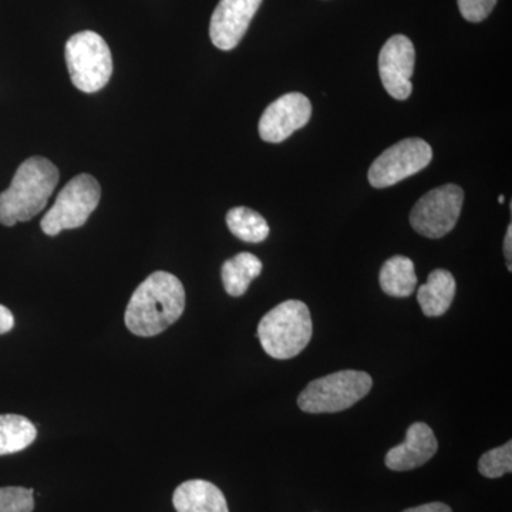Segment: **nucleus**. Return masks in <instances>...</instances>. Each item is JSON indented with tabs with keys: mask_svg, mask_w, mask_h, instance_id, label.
I'll return each instance as SVG.
<instances>
[{
	"mask_svg": "<svg viewBox=\"0 0 512 512\" xmlns=\"http://www.w3.org/2000/svg\"><path fill=\"white\" fill-rule=\"evenodd\" d=\"M101 198L100 184L89 174H80L69 181L57 195L53 207L40 221V227L49 237H56L64 229L83 227L96 210Z\"/></svg>",
	"mask_w": 512,
	"mask_h": 512,
	"instance_id": "423d86ee",
	"label": "nucleus"
},
{
	"mask_svg": "<svg viewBox=\"0 0 512 512\" xmlns=\"http://www.w3.org/2000/svg\"><path fill=\"white\" fill-rule=\"evenodd\" d=\"M437 450L439 443L434 431L426 423L419 421L409 427L404 443L393 447L386 454L384 463L392 471L416 470L436 456Z\"/></svg>",
	"mask_w": 512,
	"mask_h": 512,
	"instance_id": "f8f14e48",
	"label": "nucleus"
},
{
	"mask_svg": "<svg viewBox=\"0 0 512 512\" xmlns=\"http://www.w3.org/2000/svg\"><path fill=\"white\" fill-rule=\"evenodd\" d=\"M498 201H500L501 204H503V202L505 201L504 195H500V198H498Z\"/></svg>",
	"mask_w": 512,
	"mask_h": 512,
	"instance_id": "393cba45",
	"label": "nucleus"
},
{
	"mask_svg": "<svg viewBox=\"0 0 512 512\" xmlns=\"http://www.w3.org/2000/svg\"><path fill=\"white\" fill-rule=\"evenodd\" d=\"M380 288L393 298H409L416 291L417 276L412 259L396 255L380 269Z\"/></svg>",
	"mask_w": 512,
	"mask_h": 512,
	"instance_id": "2eb2a0df",
	"label": "nucleus"
},
{
	"mask_svg": "<svg viewBox=\"0 0 512 512\" xmlns=\"http://www.w3.org/2000/svg\"><path fill=\"white\" fill-rule=\"evenodd\" d=\"M313 333L311 312L302 301L279 303L258 326V338L269 356L288 360L305 350Z\"/></svg>",
	"mask_w": 512,
	"mask_h": 512,
	"instance_id": "7ed1b4c3",
	"label": "nucleus"
},
{
	"mask_svg": "<svg viewBox=\"0 0 512 512\" xmlns=\"http://www.w3.org/2000/svg\"><path fill=\"white\" fill-rule=\"evenodd\" d=\"M372 386L366 372L342 370L309 383L299 394L298 406L311 414L343 412L367 396Z\"/></svg>",
	"mask_w": 512,
	"mask_h": 512,
	"instance_id": "20e7f679",
	"label": "nucleus"
},
{
	"mask_svg": "<svg viewBox=\"0 0 512 512\" xmlns=\"http://www.w3.org/2000/svg\"><path fill=\"white\" fill-rule=\"evenodd\" d=\"M67 69L80 92L96 93L110 82L113 57L106 40L92 30L76 33L66 43Z\"/></svg>",
	"mask_w": 512,
	"mask_h": 512,
	"instance_id": "39448f33",
	"label": "nucleus"
},
{
	"mask_svg": "<svg viewBox=\"0 0 512 512\" xmlns=\"http://www.w3.org/2000/svg\"><path fill=\"white\" fill-rule=\"evenodd\" d=\"M433 150L421 138H406L373 161L369 168V181L372 187L387 188L420 173L431 163Z\"/></svg>",
	"mask_w": 512,
	"mask_h": 512,
	"instance_id": "6e6552de",
	"label": "nucleus"
},
{
	"mask_svg": "<svg viewBox=\"0 0 512 512\" xmlns=\"http://www.w3.org/2000/svg\"><path fill=\"white\" fill-rule=\"evenodd\" d=\"M504 255L507 259L508 271H511V259H512V225H508L507 234L504 238Z\"/></svg>",
	"mask_w": 512,
	"mask_h": 512,
	"instance_id": "b1692460",
	"label": "nucleus"
},
{
	"mask_svg": "<svg viewBox=\"0 0 512 512\" xmlns=\"http://www.w3.org/2000/svg\"><path fill=\"white\" fill-rule=\"evenodd\" d=\"M498 0H458L461 15L471 23H480L490 16Z\"/></svg>",
	"mask_w": 512,
	"mask_h": 512,
	"instance_id": "412c9836",
	"label": "nucleus"
},
{
	"mask_svg": "<svg viewBox=\"0 0 512 512\" xmlns=\"http://www.w3.org/2000/svg\"><path fill=\"white\" fill-rule=\"evenodd\" d=\"M312 104L302 93H288L269 104L259 120V136L266 143H282L309 123Z\"/></svg>",
	"mask_w": 512,
	"mask_h": 512,
	"instance_id": "9d476101",
	"label": "nucleus"
},
{
	"mask_svg": "<svg viewBox=\"0 0 512 512\" xmlns=\"http://www.w3.org/2000/svg\"><path fill=\"white\" fill-rule=\"evenodd\" d=\"M59 183V170L45 157H30L20 164L8 190L0 194V224L13 227L45 210Z\"/></svg>",
	"mask_w": 512,
	"mask_h": 512,
	"instance_id": "f03ea898",
	"label": "nucleus"
},
{
	"mask_svg": "<svg viewBox=\"0 0 512 512\" xmlns=\"http://www.w3.org/2000/svg\"><path fill=\"white\" fill-rule=\"evenodd\" d=\"M35 424L18 414H0V456L19 453L36 440Z\"/></svg>",
	"mask_w": 512,
	"mask_h": 512,
	"instance_id": "f3484780",
	"label": "nucleus"
},
{
	"mask_svg": "<svg viewBox=\"0 0 512 512\" xmlns=\"http://www.w3.org/2000/svg\"><path fill=\"white\" fill-rule=\"evenodd\" d=\"M173 504L177 512H229L220 488L205 480H190L178 485Z\"/></svg>",
	"mask_w": 512,
	"mask_h": 512,
	"instance_id": "ddd939ff",
	"label": "nucleus"
},
{
	"mask_svg": "<svg viewBox=\"0 0 512 512\" xmlns=\"http://www.w3.org/2000/svg\"><path fill=\"white\" fill-rule=\"evenodd\" d=\"M463 202L464 191L456 184L434 188L416 202L410 214V224L423 237H446L456 227Z\"/></svg>",
	"mask_w": 512,
	"mask_h": 512,
	"instance_id": "0eeeda50",
	"label": "nucleus"
},
{
	"mask_svg": "<svg viewBox=\"0 0 512 512\" xmlns=\"http://www.w3.org/2000/svg\"><path fill=\"white\" fill-rule=\"evenodd\" d=\"M227 225L235 237L251 244H259L269 235V225L265 218L247 207L232 208L227 214Z\"/></svg>",
	"mask_w": 512,
	"mask_h": 512,
	"instance_id": "a211bd4d",
	"label": "nucleus"
},
{
	"mask_svg": "<svg viewBox=\"0 0 512 512\" xmlns=\"http://www.w3.org/2000/svg\"><path fill=\"white\" fill-rule=\"evenodd\" d=\"M414 63H416V50L412 40L407 36L390 37L380 50V79L384 89L393 99L407 100L412 94Z\"/></svg>",
	"mask_w": 512,
	"mask_h": 512,
	"instance_id": "1a4fd4ad",
	"label": "nucleus"
},
{
	"mask_svg": "<svg viewBox=\"0 0 512 512\" xmlns=\"http://www.w3.org/2000/svg\"><path fill=\"white\" fill-rule=\"evenodd\" d=\"M262 0H220L210 23V37L221 50L235 49L245 36Z\"/></svg>",
	"mask_w": 512,
	"mask_h": 512,
	"instance_id": "9b49d317",
	"label": "nucleus"
},
{
	"mask_svg": "<svg viewBox=\"0 0 512 512\" xmlns=\"http://www.w3.org/2000/svg\"><path fill=\"white\" fill-rule=\"evenodd\" d=\"M261 272L262 262L259 258L249 252H242L222 265V284L228 295L238 298L248 291L251 282L258 278Z\"/></svg>",
	"mask_w": 512,
	"mask_h": 512,
	"instance_id": "dca6fc26",
	"label": "nucleus"
},
{
	"mask_svg": "<svg viewBox=\"0 0 512 512\" xmlns=\"http://www.w3.org/2000/svg\"><path fill=\"white\" fill-rule=\"evenodd\" d=\"M478 471L485 478H500L512 471V441L493 448L481 456Z\"/></svg>",
	"mask_w": 512,
	"mask_h": 512,
	"instance_id": "6ab92c4d",
	"label": "nucleus"
},
{
	"mask_svg": "<svg viewBox=\"0 0 512 512\" xmlns=\"http://www.w3.org/2000/svg\"><path fill=\"white\" fill-rule=\"evenodd\" d=\"M32 488H0V512H32L35 510Z\"/></svg>",
	"mask_w": 512,
	"mask_h": 512,
	"instance_id": "aec40b11",
	"label": "nucleus"
},
{
	"mask_svg": "<svg viewBox=\"0 0 512 512\" xmlns=\"http://www.w3.org/2000/svg\"><path fill=\"white\" fill-rule=\"evenodd\" d=\"M184 309L185 289L180 279L170 272L157 271L137 286L124 322L133 335L151 338L174 325Z\"/></svg>",
	"mask_w": 512,
	"mask_h": 512,
	"instance_id": "f257e3e1",
	"label": "nucleus"
},
{
	"mask_svg": "<svg viewBox=\"0 0 512 512\" xmlns=\"http://www.w3.org/2000/svg\"><path fill=\"white\" fill-rule=\"evenodd\" d=\"M13 326H15L13 313L6 306L0 305V335L10 332Z\"/></svg>",
	"mask_w": 512,
	"mask_h": 512,
	"instance_id": "4be33fe9",
	"label": "nucleus"
},
{
	"mask_svg": "<svg viewBox=\"0 0 512 512\" xmlns=\"http://www.w3.org/2000/svg\"><path fill=\"white\" fill-rule=\"evenodd\" d=\"M403 512H453L447 504L444 503H429L419 505V507L409 508Z\"/></svg>",
	"mask_w": 512,
	"mask_h": 512,
	"instance_id": "5701e85b",
	"label": "nucleus"
},
{
	"mask_svg": "<svg viewBox=\"0 0 512 512\" xmlns=\"http://www.w3.org/2000/svg\"><path fill=\"white\" fill-rule=\"evenodd\" d=\"M456 279L446 269L431 272L426 284L417 291V301L427 318H439L450 309L456 296Z\"/></svg>",
	"mask_w": 512,
	"mask_h": 512,
	"instance_id": "4468645a",
	"label": "nucleus"
}]
</instances>
